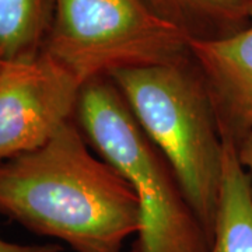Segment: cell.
I'll use <instances>...</instances> for the list:
<instances>
[{
  "mask_svg": "<svg viewBox=\"0 0 252 252\" xmlns=\"http://www.w3.org/2000/svg\"><path fill=\"white\" fill-rule=\"evenodd\" d=\"M0 215L76 252H121L142 227L132 185L91 153L74 119L39 149L0 161Z\"/></svg>",
  "mask_w": 252,
  "mask_h": 252,
  "instance_id": "obj_1",
  "label": "cell"
},
{
  "mask_svg": "<svg viewBox=\"0 0 252 252\" xmlns=\"http://www.w3.org/2000/svg\"><path fill=\"white\" fill-rule=\"evenodd\" d=\"M109 79L170 162L212 244L224 143L206 81L192 55L177 62L118 70Z\"/></svg>",
  "mask_w": 252,
  "mask_h": 252,
  "instance_id": "obj_2",
  "label": "cell"
},
{
  "mask_svg": "<svg viewBox=\"0 0 252 252\" xmlns=\"http://www.w3.org/2000/svg\"><path fill=\"white\" fill-rule=\"evenodd\" d=\"M74 122L139 199L142 227L130 252H210L212 244L170 162L109 77L83 84Z\"/></svg>",
  "mask_w": 252,
  "mask_h": 252,
  "instance_id": "obj_3",
  "label": "cell"
},
{
  "mask_svg": "<svg viewBox=\"0 0 252 252\" xmlns=\"http://www.w3.org/2000/svg\"><path fill=\"white\" fill-rule=\"evenodd\" d=\"M41 52L81 84L190 55L188 36L143 0H54Z\"/></svg>",
  "mask_w": 252,
  "mask_h": 252,
  "instance_id": "obj_4",
  "label": "cell"
},
{
  "mask_svg": "<svg viewBox=\"0 0 252 252\" xmlns=\"http://www.w3.org/2000/svg\"><path fill=\"white\" fill-rule=\"evenodd\" d=\"M81 84L41 52L0 63V161L39 149L74 119Z\"/></svg>",
  "mask_w": 252,
  "mask_h": 252,
  "instance_id": "obj_5",
  "label": "cell"
},
{
  "mask_svg": "<svg viewBox=\"0 0 252 252\" xmlns=\"http://www.w3.org/2000/svg\"><path fill=\"white\" fill-rule=\"evenodd\" d=\"M206 81L221 139L234 146L252 127V6L243 31L213 41H189Z\"/></svg>",
  "mask_w": 252,
  "mask_h": 252,
  "instance_id": "obj_6",
  "label": "cell"
},
{
  "mask_svg": "<svg viewBox=\"0 0 252 252\" xmlns=\"http://www.w3.org/2000/svg\"><path fill=\"white\" fill-rule=\"evenodd\" d=\"M157 16L181 30L189 41H213L250 24L252 0H143Z\"/></svg>",
  "mask_w": 252,
  "mask_h": 252,
  "instance_id": "obj_7",
  "label": "cell"
},
{
  "mask_svg": "<svg viewBox=\"0 0 252 252\" xmlns=\"http://www.w3.org/2000/svg\"><path fill=\"white\" fill-rule=\"evenodd\" d=\"M224 170L210 252H252V187L233 142L223 139Z\"/></svg>",
  "mask_w": 252,
  "mask_h": 252,
  "instance_id": "obj_8",
  "label": "cell"
},
{
  "mask_svg": "<svg viewBox=\"0 0 252 252\" xmlns=\"http://www.w3.org/2000/svg\"><path fill=\"white\" fill-rule=\"evenodd\" d=\"M54 0H0V59L27 61L41 54Z\"/></svg>",
  "mask_w": 252,
  "mask_h": 252,
  "instance_id": "obj_9",
  "label": "cell"
},
{
  "mask_svg": "<svg viewBox=\"0 0 252 252\" xmlns=\"http://www.w3.org/2000/svg\"><path fill=\"white\" fill-rule=\"evenodd\" d=\"M235 152L238 161L247 171L252 187V127L248 130V133L244 136L243 139L235 144Z\"/></svg>",
  "mask_w": 252,
  "mask_h": 252,
  "instance_id": "obj_10",
  "label": "cell"
},
{
  "mask_svg": "<svg viewBox=\"0 0 252 252\" xmlns=\"http://www.w3.org/2000/svg\"><path fill=\"white\" fill-rule=\"evenodd\" d=\"M62 248L56 244L45 245H23V244L9 243L0 238V252H61Z\"/></svg>",
  "mask_w": 252,
  "mask_h": 252,
  "instance_id": "obj_11",
  "label": "cell"
},
{
  "mask_svg": "<svg viewBox=\"0 0 252 252\" xmlns=\"http://www.w3.org/2000/svg\"><path fill=\"white\" fill-rule=\"evenodd\" d=\"M0 63H1V59H0Z\"/></svg>",
  "mask_w": 252,
  "mask_h": 252,
  "instance_id": "obj_12",
  "label": "cell"
}]
</instances>
